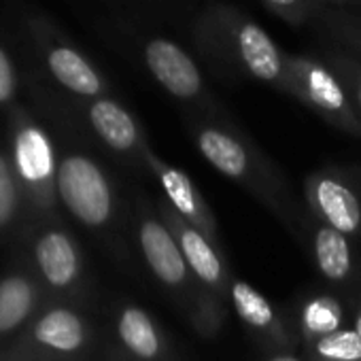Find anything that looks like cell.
<instances>
[{
	"mask_svg": "<svg viewBox=\"0 0 361 361\" xmlns=\"http://www.w3.org/2000/svg\"><path fill=\"white\" fill-rule=\"evenodd\" d=\"M11 164L20 183L37 196V202L51 207L58 196L56 176L60 161L56 159L49 136L39 126L26 123L16 132Z\"/></svg>",
	"mask_w": 361,
	"mask_h": 361,
	"instance_id": "obj_12",
	"label": "cell"
},
{
	"mask_svg": "<svg viewBox=\"0 0 361 361\" xmlns=\"http://www.w3.org/2000/svg\"><path fill=\"white\" fill-rule=\"evenodd\" d=\"M236 49L251 77L287 92L285 56L264 28L251 22H240L236 28Z\"/></svg>",
	"mask_w": 361,
	"mask_h": 361,
	"instance_id": "obj_17",
	"label": "cell"
},
{
	"mask_svg": "<svg viewBox=\"0 0 361 361\" xmlns=\"http://www.w3.org/2000/svg\"><path fill=\"white\" fill-rule=\"evenodd\" d=\"M18 213V176L7 155L0 153V230L11 226Z\"/></svg>",
	"mask_w": 361,
	"mask_h": 361,
	"instance_id": "obj_21",
	"label": "cell"
},
{
	"mask_svg": "<svg viewBox=\"0 0 361 361\" xmlns=\"http://www.w3.org/2000/svg\"><path fill=\"white\" fill-rule=\"evenodd\" d=\"M142 161H145L147 172L157 180V185L161 188V196L170 202V207L188 224L200 230L217 249L224 251V240L219 234L217 217L211 204L207 202V198L196 188L192 176L180 168L168 164L166 159H161L151 147H145Z\"/></svg>",
	"mask_w": 361,
	"mask_h": 361,
	"instance_id": "obj_11",
	"label": "cell"
},
{
	"mask_svg": "<svg viewBox=\"0 0 361 361\" xmlns=\"http://www.w3.org/2000/svg\"><path fill=\"white\" fill-rule=\"evenodd\" d=\"M132 238L142 266L176 312L200 338L215 340L226 325L228 304L198 281L172 232L157 215L153 198L140 188L132 194Z\"/></svg>",
	"mask_w": 361,
	"mask_h": 361,
	"instance_id": "obj_2",
	"label": "cell"
},
{
	"mask_svg": "<svg viewBox=\"0 0 361 361\" xmlns=\"http://www.w3.org/2000/svg\"><path fill=\"white\" fill-rule=\"evenodd\" d=\"M357 306L359 304L323 283H314L298 291V295L287 304V310L300 342V353L325 336L353 327Z\"/></svg>",
	"mask_w": 361,
	"mask_h": 361,
	"instance_id": "obj_9",
	"label": "cell"
},
{
	"mask_svg": "<svg viewBox=\"0 0 361 361\" xmlns=\"http://www.w3.org/2000/svg\"><path fill=\"white\" fill-rule=\"evenodd\" d=\"M87 119L102 145L134 170L147 172L142 151L149 147L138 121L115 100L96 98L87 109Z\"/></svg>",
	"mask_w": 361,
	"mask_h": 361,
	"instance_id": "obj_14",
	"label": "cell"
},
{
	"mask_svg": "<svg viewBox=\"0 0 361 361\" xmlns=\"http://www.w3.org/2000/svg\"><path fill=\"white\" fill-rule=\"evenodd\" d=\"M37 342L73 361H85L94 346V327L79 310L71 306H56L39 317L35 323Z\"/></svg>",
	"mask_w": 361,
	"mask_h": 361,
	"instance_id": "obj_15",
	"label": "cell"
},
{
	"mask_svg": "<svg viewBox=\"0 0 361 361\" xmlns=\"http://www.w3.org/2000/svg\"><path fill=\"white\" fill-rule=\"evenodd\" d=\"M35 262L51 289L75 291L83 283V255L71 234L58 228L45 230L35 245Z\"/></svg>",
	"mask_w": 361,
	"mask_h": 361,
	"instance_id": "obj_16",
	"label": "cell"
},
{
	"mask_svg": "<svg viewBox=\"0 0 361 361\" xmlns=\"http://www.w3.org/2000/svg\"><path fill=\"white\" fill-rule=\"evenodd\" d=\"M295 243L304 249L319 283L355 304L361 302V238L344 234L308 213Z\"/></svg>",
	"mask_w": 361,
	"mask_h": 361,
	"instance_id": "obj_4",
	"label": "cell"
},
{
	"mask_svg": "<svg viewBox=\"0 0 361 361\" xmlns=\"http://www.w3.org/2000/svg\"><path fill=\"white\" fill-rule=\"evenodd\" d=\"M266 3L276 9H293L298 5V0H266Z\"/></svg>",
	"mask_w": 361,
	"mask_h": 361,
	"instance_id": "obj_26",
	"label": "cell"
},
{
	"mask_svg": "<svg viewBox=\"0 0 361 361\" xmlns=\"http://www.w3.org/2000/svg\"><path fill=\"white\" fill-rule=\"evenodd\" d=\"M306 361H361V338L353 327L317 340L302 350Z\"/></svg>",
	"mask_w": 361,
	"mask_h": 361,
	"instance_id": "obj_20",
	"label": "cell"
},
{
	"mask_svg": "<svg viewBox=\"0 0 361 361\" xmlns=\"http://www.w3.org/2000/svg\"><path fill=\"white\" fill-rule=\"evenodd\" d=\"M230 308L236 312L240 325L249 334L257 353H300V342L287 306L270 302L257 287H253L236 274L230 285Z\"/></svg>",
	"mask_w": 361,
	"mask_h": 361,
	"instance_id": "obj_7",
	"label": "cell"
},
{
	"mask_svg": "<svg viewBox=\"0 0 361 361\" xmlns=\"http://www.w3.org/2000/svg\"><path fill=\"white\" fill-rule=\"evenodd\" d=\"M100 361H134V359H130L128 355H123L115 344H109V346L104 348V353H102Z\"/></svg>",
	"mask_w": 361,
	"mask_h": 361,
	"instance_id": "obj_25",
	"label": "cell"
},
{
	"mask_svg": "<svg viewBox=\"0 0 361 361\" xmlns=\"http://www.w3.org/2000/svg\"><path fill=\"white\" fill-rule=\"evenodd\" d=\"M56 192L64 209L87 230L113 236L123 264H132V204L126 207L113 176L87 153L60 159Z\"/></svg>",
	"mask_w": 361,
	"mask_h": 361,
	"instance_id": "obj_3",
	"label": "cell"
},
{
	"mask_svg": "<svg viewBox=\"0 0 361 361\" xmlns=\"http://www.w3.org/2000/svg\"><path fill=\"white\" fill-rule=\"evenodd\" d=\"M145 64L155 81L176 100L196 102L204 111H213L204 104V83L196 62L168 39H151L145 47Z\"/></svg>",
	"mask_w": 361,
	"mask_h": 361,
	"instance_id": "obj_13",
	"label": "cell"
},
{
	"mask_svg": "<svg viewBox=\"0 0 361 361\" xmlns=\"http://www.w3.org/2000/svg\"><path fill=\"white\" fill-rule=\"evenodd\" d=\"M47 62H49L51 75L71 92L79 96H90V98H96L102 94V79L90 66V62L83 56H79L75 49L58 47L49 54Z\"/></svg>",
	"mask_w": 361,
	"mask_h": 361,
	"instance_id": "obj_18",
	"label": "cell"
},
{
	"mask_svg": "<svg viewBox=\"0 0 361 361\" xmlns=\"http://www.w3.org/2000/svg\"><path fill=\"white\" fill-rule=\"evenodd\" d=\"M157 215L164 219L168 230L172 232L180 253L188 259L190 268L198 276V281L224 304L230 306V285L234 279V272L230 270V264L226 259V253L217 249L200 230H196L192 224H188L180 217L170 202L164 196L153 198Z\"/></svg>",
	"mask_w": 361,
	"mask_h": 361,
	"instance_id": "obj_8",
	"label": "cell"
},
{
	"mask_svg": "<svg viewBox=\"0 0 361 361\" xmlns=\"http://www.w3.org/2000/svg\"><path fill=\"white\" fill-rule=\"evenodd\" d=\"M302 200L317 219L361 238V164H323L306 172Z\"/></svg>",
	"mask_w": 361,
	"mask_h": 361,
	"instance_id": "obj_5",
	"label": "cell"
},
{
	"mask_svg": "<svg viewBox=\"0 0 361 361\" xmlns=\"http://www.w3.org/2000/svg\"><path fill=\"white\" fill-rule=\"evenodd\" d=\"M353 329H355V331H357V336L361 338V302H359V306H357V312H355Z\"/></svg>",
	"mask_w": 361,
	"mask_h": 361,
	"instance_id": "obj_27",
	"label": "cell"
},
{
	"mask_svg": "<svg viewBox=\"0 0 361 361\" xmlns=\"http://www.w3.org/2000/svg\"><path fill=\"white\" fill-rule=\"evenodd\" d=\"M334 73L340 77L355 111L361 117V66L348 60H336L334 62Z\"/></svg>",
	"mask_w": 361,
	"mask_h": 361,
	"instance_id": "obj_22",
	"label": "cell"
},
{
	"mask_svg": "<svg viewBox=\"0 0 361 361\" xmlns=\"http://www.w3.org/2000/svg\"><path fill=\"white\" fill-rule=\"evenodd\" d=\"M285 64L287 92L336 130L361 140V117L334 68L306 56L285 58Z\"/></svg>",
	"mask_w": 361,
	"mask_h": 361,
	"instance_id": "obj_6",
	"label": "cell"
},
{
	"mask_svg": "<svg viewBox=\"0 0 361 361\" xmlns=\"http://www.w3.org/2000/svg\"><path fill=\"white\" fill-rule=\"evenodd\" d=\"M115 346L134 361H192L166 327L140 304L119 302L113 312Z\"/></svg>",
	"mask_w": 361,
	"mask_h": 361,
	"instance_id": "obj_10",
	"label": "cell"
},
{
	"mask_svg": "<svg viewBox=\"0 0 361 361\" xmlns=\"http://www.w3.org/2000/svg\"><path fill=\"white\" fill-rule=\"evenodd\" d=\"M16 92V75L7 54L0 49V102H7Z\"/></svg>",
	"mask_w": 361,
	"mask_h": 361,
	"instance_id": "obj_23",
	"label": "cell"
},
{
	"mask_svg": "<svg viewBox=\"0 0 361 361\" xmlns=\"http://www.w3.org/2000/svg\"><path fill=\"white\" fill-rule=\"evenodd\" d=\"M190 136L200 155L219 174L243 188L298 240L308 215L304 200H298L283 168L253 138L213 111L192 117Z\"/></svg>",
	"mask_w": 361,
	"mask_h": 361,
	"instance_id": "obj_1",
	"label": "cell"
},
{
	"mask_svg": "<svg viewBox=\"0 0 361 361\" xmlns=\"http://www.w3.org/2000/svg\"><path fill=\"white\" fill-rule=\"evenodd\" d=\"M255 361H306L302 353L295 350H272V353H257Z\"/></svg>",
	"mask_w": 361,
	"mask_h": 361,
	"instance_id": "obj_24",
	"label": "cell"
},
{
	"mask_svg": "<svg viewBox=\"0 0 361 361\" xmlns=\"http://www.w3.org/2000/svg\"><path fill=\"white\" fill-rule=\"evenodd\" d=\"M35 308V287L22 274L0 281V336L16 331Z\"/></svg>",
	"mask_w": 361,
	"mask_h": 361,
	"instance_id": "obj_19",
	"label": "cell"
}]
</instances>
